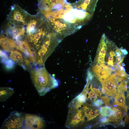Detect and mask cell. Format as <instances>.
<instances>
[{
  "mask_svg": "<svg viewBox=\"0 0 129 129\" xmlns=\"http://www.w3.org/2000/svg\"><path fill=\"white\" fill-rule=\"evenodd\" d=\"M31 15L18 5H14L7 16V24L13 27L25 28Z\"/></svg>",
  "mask_w": 129,
  "mask_h": 129,
  "instance_id": "2",
  "label": "cell"
},
{
  "mask_svg": "<svg viewBox=\"0 0 129 129\" xmlns=\"http://www.w3.org/2000/svg\"><path fill=\"white\" fill-rule=\"evenodd\" d=\"M24 120L26 127L27 129H42L45 126V122L43 119L34 114H26Z\"/></svg>",
  "mask_w": 129,
  "mask_h": 129,
  "instance_id": "7",
  "label": "cell"
},
{
  "mask_svg": "<svg viewBox=\"0 0 129 129\" xmlns=\"http://www.w3.org/2000/svg\"><path fill=\"white\" fill-rule=\"evenodd\" d=\"M10 52V58L15 63L20 65L24 69H26L27 66H30L31 62L26 56L23 57L21 53L16 50H14Z\"/></svg>",
  "mask_w": 129,
  "mask_h": 129,
  "instance_id": "10",
  "label": "cell"
},
{
  "mask_svg": "<svg viewBox=\"0 0 129 129\" xmlns=\"http://www.w3.org/2000/svg\"><path fill=\"white\" fill-rule=\"evenodd\" d=\"M13 88L8 87L0 88V101L4 102L11 96L14 93Z\"/></svg>",
  "mask_w": 129,
  "mask_h": 129,
  "instance_id": "13",
  "label": "cell"
},
{
  "mask_svg": "<svg viewBox=\"0 0 129 129\" xmlns=\"http://www.w3.org/2000/svg\"><path fill=\"white\" fill-rule=\"evenodd\" d=\"M103 103L102 100L98 99L96 100L93 102L92 105L96 107H99L102 105Z\"/></svg>",
  "mask_w": 129,
  "mask_h": 129,
  "instance_id": "19",
  "label": "cell"
},
{
  "mask_svg": "<svg viewBox=\"0 0 129 129\" xmlns=\"http://www.w3.org/2000/svg\"><path fill=\"white\" fill-rule=\"evenodd\" d=\"M0 45L3 49L6 52H10L15 48L14 40L3 34L0 36Z\"/></svg>",
  "mask_w": 129,
  "mask_h": 129,
  "instance_id": "12",
  "label": "cell"
},
{
  "mask_svg": "<svg viewBox=\"0 0 129 129\" xmlns=\"http://www.w3.org/2000/svg\"><path fill=\"white\" fill-rule=\"evenodd\" d=\"M100 113L99 110L94 107L91 109L89 115L86 118V121L91 120L96 117L99 115Z\"/></svg>",
  "mask_w": 129,
  "mask_h": 129,
  "instance_id": "15",
  "label": "cell"
},
{
  "mask_svg": "<svg viewBox=\"0 0 129 129\" xmlns=\"http://www.w3.org/2000/svg\"><path fill=\"white\" fill-rule=\"evenodd\" d=\"M100 121L102 124H108V119L104 116H100Z\"/></svg>",
  "mask_w": 129,
  "mask_h": 129,
  "instance_id": "20",
  "label": "cell"
},
{
  "mask_svg": "<svg viewBox=\"0 0 129 129\" xmlns=\"http://www.w3.org/2000/svg\"><path fill=\"white\" fill-rule=\"evenodd\" d=\"M30 74L32 81L40 96L44 95L58 86L57 80L48 72L44 66H36L30 70Z\"/></svg>",
  "mask_w": 129,
  "mask_h": 129,
  "instance_id": "1",
  "label": "cell"
},
{
  "mask_svg": "<svg viewBox=\"0 0 129 129\" xmlns=\"http://www.w3.org/2000/svg\"><path fill=\"white\" fill-rule=\"evenodd\" d=\"M100 82L102 85V93L112 98L114 97L119 82L116 75L113 73L106 79Z\"/></svg>",
  "mask_w": 129,
  "mask_h": 129,
  "instance_id": "5",
  "label": "cell"
},
{
  "mask_svg": "<svg viewBox=\"0 0 129 129\" xmlns=\"http://www.w3.org/2000/svg\"><path fill=\"white\" fill-rule=\"evenodd\" d=\"M98 0H81L77 9L85 11L93 15Z\"/></svg>",
  "mask_w": 129,
  "mask_h": 129,
  "instance_id": "11",
  "label": "cell"
},
{
  "mask_svg": "<svg viewBox=\"0 0 129 129\" xmlns=\"http://www.w3.org/2000/svg\"><path fill=\"white\" fill-rule=\"evenodd\" d=\"M111 115L109 116L108 123L116 125L122 124V120L124 116V108L121 107L117 106L116 108H113Z\"/></svg>",
  "mask_w": 129,
  "mask_h": 129,
  "instance_id": "8",
  "label": "cell"
},
{
  "mask_svg": "<svg viewBox=\"0 0 129 129\" xmlns=\"http://www.w3.org/2000/svg\"><path fill=\"white\" fill-rule=\"evenodd\" d=\"M127 89V85L124 81H121L118 86L114 96V101L113 105L124 108L126 112L127 108L125 103V97L124 92L126 91Z\"/></svg>",
  "mask_w": 129,
  "mask_h": 129,
  "instance_id": "6",
  "label": "cell"
},
{
  "mask_svg": "<svg viewBox=\"0 0 129 129\" xmlns=\"http://www.w3.org/2000/svg\"><path fill=\"white\" fill-rule=\"evenodd\" d=\"M24 117L22 114L13 111L3 121L1 128L4 129H19L22 127Z\"/></svg>",
  "mask_w": 129,
  "mask_h": 129,
  "instance_id": "4",
  "label": "cell"
},
{
  "mask_svg": "<svg viewBox=\"0 0 129 129\" xmlns=\"http://www.w3.org/2000/svg\"><path fill=\"white\" fill-rule=\"evenodd\" d=\"M114 71L115 74L119 77H129V75L125 72L124 68L122 65V64H120L117 69Z\"/></svg>",
  "mask_w": 129,
  "mask_h": 129,
  "instance_id": "14",
  "label": "cell"
},
{
  "mask_svg": "<svg viewBox=\"0 0 129 129\" xmlns=\"http://www.w3.org/2000/svg\"><path fill=\"white\" fill-rule=\"evenodd\" d=\"M108 38L105 34L102 36L98 48L96 62L97 63L104 64L106 53Z\"/></svg>",
  "mask_w": 129,
  "mask_h": 129,
  "instance_id": "9",
  "label": "cell"
},
{
  "mask_svg": "<svg viewBox=\"0 0 129 129\" xmlns=\"http://www.w3.org/2000/svg\"><path fill=\"white\" fill-rule=\"evenodd\" d=\"M45 20L50 29L55 33L60 39L78 29L75 25L67 22L63 19L49 18Z\"/></svg>",
  "mask_w": 129,
  "mask_h": 129,
  "instance_id": "3",
  "label": "cell"
},
{
  "mask_svg": "<svg viewBox=\"0 0 129 129\" xmlns=\"http://www.w3.org/2000/svg\"><path fill=\"white\" fill-rule=\"evenodd\" d=\"M101 100L106 106H109L110 105L111 99L108 96H106L101 97Z\"/></svg>",
  "mask_w": 129,
  "mask_h": 129,
  "instance_id": "18",
  "label": "cell"
},
{
  "mask_svg": "<svg viewBox=\"0 0 129 129\" xmlns=\"http://www.w3.org/2000/svg\"><path fill=\"white\" fill-rule=\"evenodd\" d=\"M100 111L102 115L106 116H110L112 112V109L108 106L101 107Z\"/></svg>",
  "mask_w": 129,
  "mask_h": 129,
  "instance_id": "16",
  "label": "cell"
},
{
  "mask_svg": "<svg viewBox=\"0 0 129 129\" xmlns=\"http://www.w3.org/2000/svg\"><path fill=\"white\" fill-rule=\"evenodd\" d=\"M6 68L8 70H11L13 68L15 65V62L11 59H9L4 64Z\"/></svg>",
  "mask_w": 129,
  "mask_h": 129,
  "instance_id": "17",
  "label": "cell"
}]
</instances>
